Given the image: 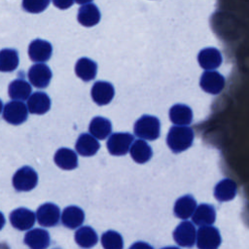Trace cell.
<instances>
[{"mask_svg": "<svg viewBox=\"0 0 249 249\" xmlns=\"http://www.w3.org/2000/svg\"><path fill=\"white\" fill-rule=\"evenodd\" d=\"M78 4H87L89 3L91 0H75Z\"/></svg>", "mask_w": 249, "mask_h": 249, "instance_id": "cell-35", "label": "cell"}, {"mask_svg": "<svg viewBox=\"0 0 249 249\" xmlns=\"http://www.w3.org/2000/svg\"><path fill=\"white\" fill-rule=\"evenodd\" d=\"M5 223H6L5 217H4L3 213L0 212V230H2V228L5 226Z\"/></svg>", "mask_w": 249, "mask_h": 249, "instance_id": "cell-34", "label": "cell"}, {"mask_svg": "<svg viewBox=\"0 0 249 249\" xmlns=\"http://www.w3.org/2000/svg\"><path fill=\"white\" fill-rule=\"evenodd\" d=\"M50 0H22V8L24 11L32 14H38L47 9Z\"/></svg>", "mask_w": 249, "mask_h": 249, "instance_id": "cell-32", "label": "cell"}, {"mask_svg": "<svg viewBox=\"0 0 249 249\" xmlns=\"http://www.w3.org/2000/svg\"><path fill=\"white\" fill-rule=\"evenodd\" d=\"M196 227L189 221L182 222L173 231L175 242L182 247H192L196 242Z\"/></svg>", "mask_w": 249, "mask_h": 249, "instance_id": "cell-10", "label": "cell"}, {"mask_svg": "<svg viewBox=\"0 0 249 249\" xmlns=\"http://www.w3.org/2000/svg\"><path fill=\"white\" fill-rule=\"evenodd\" d=\"M129 149H130V156L132 160L137 163H145L147 162L153 155L152 149L150 145L144 140L137 139L133 143H131Z\"/></svg>", "mask_w": 249, "mask_h": 249, "instance_id": "cell-24", "label": "cell"}, {"mask_svg": "<svg viewBox=\"0 0 249 249\" xmlns=\"http://www.w3.org/2000/svg\"><path fill=\"white\" fill-rule=\"evenodd\" d=\"M78 20L84 26H93L100 20V12L94 4H83L78 12Z\"/></svg>", "mask_w": 249, "mask_h": 249, "instance_id": "cell-19", "label": "cell"}, {"mask_svg": "<svg viewBox=\"0 0 249 249\" xmlns=\"http://www.w3.org/2000/svg\"><path fill=\"white\" fill-rule=\"evenodd\" d=\"M14 188L18 192H28L34 189L38 183V174L30 166H22L18 169L12 179Z\"/></svg>", "mask_w": 249, "mask_h": 249, "instance_id": "cell-3", "label": "cell"}, {"mask_svg": "<svg viewBox=\"0 0 249 249\" xmlns=\"http://www.w3.org/2000/svg\"><path fill=\"white\" fill-rule=\"evenodd\" d=\"M51 108V99L46 92L35 91L27 98V110L31 114L42 115Z\"/></svg>", "mask_w": 249, "mask_h": 249, "instance_id": "cell-14", "label": "cell"}, {"mask_svg": "<svg viewBox=\"0 0 249 249\" xmlns=\"http://www.w3.org/2000/svg\"><path fill=\"white\" fill-rule=\"evenodd\" d=\"M236 184L230 178H225L218 182L214 189V196L219 201H228L236 195Z\"/></svg>", "mask_w": 249, "mask_h": 249, "instance_id": "cell-25", "label": "cell"}, {"mask_svg": "<svg viewBox=\"0 0 249 249\" xmlns=\"http://www.w3.org/2000/svg\"><path fill=\"white\" fill-rule=\"evenodd\" d=\"M2 109H3V103H2V101L0 99V113L2 112Z\"/></svg>", "mask_w": 249, "mask_h": 249, "instance_id": "cell-36", "label": "cell"}, {"mask_svg": "<svg viewBox=\"0 0 249 249\" xmlns=\"http://www.w3.org/2000/svg\"><path fill=\"white\" fill-rule=\"evenodd\" d=\"M53 3L58 9L65 10L73 5V0H53Z\"/></svg>", "mask_w": 249, "mask_h": 249, "instance_id": "cell-33", "label": "cell"}, {"mask_svg": "<svg viewBox=\"0 0 249 249\" xmlns=\"http://www.w3.org/2000/svg\"><path fill=\"white\" fill-rule=\"evenodd\" d=\"M89 130L93 137L103 140L111 133L112 124L109 120L98 116L90 121Z\"/></svg>", "mask_w": 249, "mask_h": 249, "instance_id": "cell-27", "label": "cell"}, {"mask_svg": "<svg viewBox=\"0 0 249 249\" xmlns=\"http://www.w3.org/2000/svg\"><path fill=\"white\" fill-rule=\"evenodd\" d=\"M196 246L200 249H215L221 244L219 231L211 225L201 226L196 234Z\"/></svg>", "mask_w": 249, "mask_h": 249, "instance_id": "cell-5", "label": "cell"}, {"mask_svg": "<svg viewBox=\"0 0 249 249\" xmlns=\"http://www.w3.org/2000/svg\"><path fill=\"white\" fill-rule=\"evenodd\" d=\"M85 219V213L82 208L71 205L64 208L61 215V222L63 226L68 229H76L81 226Z\"/></svg>", "mask_w": 249, "mask_h": 249, "instance_id": "cell-21", "label": "cell"}, {"mask_svg": "<svg viewBox=\"0 0 249 249\" xmlns=\"http://www.w3.org/2000/svg\"><path fill=\"white\" fill-rule=\"evenodd\" d=\"M36 218L38 223L43 227L56 226L60 219V209L52 202L44 203L38 207Z\"/></svg>", "mask_w": 249, "mask_h": 249, "instance_id": "cell-8", "label": "cell"}, {"mask_svg": "<svg viewBox=\"0 0 249 249\" xmlns=\"http://www.w3.org/2000/svg\"><path fill=\"white\" fill-rule=\"evenodd\" d=\"M196 207V199L191 195H186L176 200L174 204V214L180 219L187 220L192 216Z\"/></svg>", "mask_w": 249, "mask_h": 249, "instance_id": "cell-23", "label": "cell"}, {"mask_svg": "<svg viewBox=\"0 0 249 249\" xmlns=\"http://www.w3.org/2000/svg\"><path fill=\"white\" fill-rule=\"evenodd\" d=\"M75 148L81 156L90 157L96 154L100 148V145L92 135L89 133H82L76 142Z\"/></svg>", "mask_w": 249, "mask_h": 249, "instance_id": "cell-17", "label": "cell"}, {"mask_svg": "<svg viewBox=\"0 0 249 249\" xmlns=\"http://www.w3.org/2000/svg\"><path fill=\"white\" fill-rule=\"evenodd\" d=\"M52 75L50 67L42 62L32 65L28 70V79L31 85L38 89L47 88L51 82Z\"/></svg>", "mask_w": 249, "mask_h": 249, "instance_id": "cell-9", "label": "cell"}, {"mask_svg": "<svg viewBox=\"0 0 249 249\" xmlns=\"http://www.w3.org/2000/svg\"><path fill=\"white\" fill-rule=\"evenodd\" d=\"M133 140V135L128 132L113 133L107 140L108 151L113 156H124L128 152Z\"/></svg>", "mask_w": 249, "mask_h": 249, "instance_id": "cell-6", "label": "cell"}, {"mask_svg": "<svg viewBox=\"0 0 249 249\" xmlns=\"http://www.w3.org/2000/svg\"><path fill=\"white\" fill-rule=\"evenodd\" d=\"M91 97L97 105H106L114 97L115 89L112 84L98 81L91 88Z\"/></svg>", "mask_w": 249, "mask_h": 249, "instance_id": "cell-13", "label": "cell"}, {"mask_svg": "<svg viewBox=\"0 0 249 249\" xmlns=\"http://www.w3.org/2000/svg\"><path fill=\"white\" fill-rule=\"evenodd\" d=\"M170 121L177 125H188L193 121L192 109L184 104H175L169 110Z\"/></svg>", "mask_w": 249, "mask_h": 249, "instance_id": "cell-22", "label": "cell"}, {"mask_svg": "<svg viewBox=\"0 0 249 249\" xmlns=\"http://www.w3.org/2000/svg\"><path fill=\"white\" fill-rule=\"evenodd\" d=\"M96 70H97L96 63L88 57L80 58L75 65L76 75L85 82L93 80L96 76Z\"/></svg>", "mask_w": 249, "mask_h": 249, "instance_id": "cell-26", "label": "cell"}, {"mask_svg": "<svg viewBox=\"0 0 249 249\" xmlns=\"http://www.w3.org/2000/svg\"><path fill=\"white\" fill-rule=\"evenodd\" d=\"M98 236L95 231L89 227H81L75 232V241L76 243L83 248H90L97 243Z\"/></svg>", "mask_w": 249, "mask_h": 249, "instance_id": "cell-29", "label": "cell"}, {"mask_svg": "<svg viewBox=\"0 0 249 249\" xmlns=\"http://www.w3.org/2000/svg\"><path fill=\"white\" fill-rule=\"evenodd\" d=\"M24 243L32 249H45L50 245V234L43 229H33L26 232Z\"/></svg>", "mask_w": 249, "mask_h": 249, "instance_id": "cell-16", "label": "cell"}, {"mask_svg": "<svg viewBox=\"0 0 249 249\" xmlns=\"http://www.w3.org/2000/svg\"><path fill=\"white\" fill-rule=\"evenodd\" d=\"M193 216V222L196 226H207L212 225L216 219V211L212 205L209 204H200L196 207Z\"/></svg>", "mask_w": 249, "mask_h": 249, "instance_id": "cell-18", "label": "cell"}, {"mask_svg": "<svg viewBox=\"0 0 249 249\" xmlns=\"http://www.w3.org/2000/svg\"><path fill=\"white\" fill-rule=\"evenodd\" d=\"M197 61L203 69L213 70L221 65L222 54L215 48H205L198 53Z\"/></svg>", "mask_w": 249, "mask_h": 249, "instance_id": "cell-15", "label": "cell"}, {"mask_svg": "<svg viewBox=\"0 0 249 249\" xmlns=\"http://www.w3.org/2000/svg\"><path fill=\"white\" fill-rule=\"evenodd\" d=\"M195 133L188 125H174L167 134L166 143L173 153H181L193 144Z\"/></svg>", "mask_w": 249, "mask_h": 249, "instance_id": "cell-1", "label": "cell"}, {"mask_svg": "<svg viewBox=\"0 0 249 249\" xmlns=\"http://www.w3.org/2000/svg\"><path fill=\"white\" fill-rule=\"evenodd\" d=\"M160 124L157 117L144 115L134 124L135 135L141 139L155 140L160 136Z\"/></svg>", "mask_w": 249, "mask_h": 249, "instance_id": "cell-2", "label": "cell"}, {"mask_svg": "<svg viewBox=\"0 0 249 249\" xmlns=\"http://www.w3.org/2000/svg\"><path fill=\"white\" fill-rule=\"evenodd\" d=\"M53 53L51 43L42 39L33 40L28 47V55L34 62H45L50 59Z\"/></svg>", "mask_w": 249, "mask_h": 249, "instance_id": "cell-12", "label": "cell"}, {"mask_svg": "<svg viewBox=\"0 0 249 249\" xmlns=\"http://www.w3.org/2000/svg\"><path fill=\"white\" fill-rule=\"evenodd\" d=\"M54 162L64 170H71L78 166V157L74 151L68 148H59L54 154Z\"/></svg>", "mask_w": 249, "mask_h": 249, "instance_id": "cell-20", "label": "cell"}, {"mask_svg": "<svg viewBox=\"0 0 249 249\" xmlns=\"http://www.w3.org/2000/svg\"><path fill=\"white\" fill-rule=\"evenodd\" d=\"M19 62L18 53L14 49H3L0 51V71L12 72L17 69Z\"/></svg>", "mask_w": 249, "mask_h": 249, "instance_id": "cell-30", "label": "cell"}, {"mask_svg": "<svg viewBox=\"0 0 249 249\" xmlns=\"http://www.w3.org/2000/svg\"><path fill=\"white\" fill-rule=\"evenodd\" d=\"M225 78L217 71L206 70L200 77V88L211 94H218L225 87Z\"/></svg>", "mask_w": 249, "mask_h": 249, "instance_id": "cell-7", "label": "cell"}, {"mask_svg": "<svg viewBox=\"0 0 249 249\" xmlns=\"http://www.w3.org/2000/svg\"><path fill=\"white\" fill-rule=\"evenodd\" d=\"M35 218L34 212L24 207L17 208L10 214V222L12 226L19 231H27L31 229L35 223Z\"/></svg>", "mask_w": 249, "mask_h": 249, "instance_id": "cell-11", "label": "cell"}, {"mask_svg": "<svg viewBox=\"0 0 249 249\" xmlns=\"http://www.w3.org/2000/svg\"><path fill=\"white\" fill-rule=\"evenodd\" d=\"M31 86L25 80L17 79L13 81L8 88L9 96L13 100H25L31 94Z\"/></svg>", "mask_w": 249, "mask_h": 249, "instance_id": "cell-28", "label": "cell"}, {"mask_svg": "<svg viewBox=\"0 0 249 249\" xmlns=\"http://www.w3.org/2000/svg\"><path fill=\"white\" fill-rule=\"evenodd\" d=\"M101 244L105 249H122L124 247V240L119 232L107 231L101 235Z\"/></svg>", "mask_w": 249, "mask_h": 249, "instance_id": "cell-31", "label": "cell"}, {"mask_svg": "<svg viewBox=\"0 0 249 249\" xmlns=\"http://www.w3.org/2000/svg\"><path fill=\"white\" fill-rule=\"evenodd\" d=\"M3 110V119L14 125L24 123L28 117L27 106L20 100L9 101Z\"/></svg>", "mask_w": 249, "mask_h": 249, "instance_id": "cell-4", "label": "cell"}]
</instances>
